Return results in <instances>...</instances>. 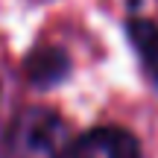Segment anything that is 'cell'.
Returning a JSON list of instances; mask_svg holds the SVG:
<instances>
[{
  "instance_id": "3957f363",
  "label": "cell",
  "mask_w": 158,
  "mask_h": 158,
  "mask_svg": "<svg viewBox=\"0 0 158 158\" xmlns=\"http://www.w3.org/2000/svg\"><path fill=\"white\" fill-rule=\"evenodd\" d=\"M27 73L35 85H53L68 73V59H64L62 50H53V47L50 50L47 47L44 50H35L27 62Z\"/></svg>"
},
{
  "instance_id": "6da1fadb",
  "label": "cell",
  "mask_w": 158,
  "mask_h": 158,
  "mask_svg": "<svg viewBox=\"0 0 158 158\" xmlns=\"http://www.w3.org/2000/svg\"><path fill=\"white\" fill-rule=\"evenodd\" d=\"M70 129L53 108H27L15 117L6 135L9 158H70Z\"/></svg>"
},
{
  "instance_id": "277c9868",
  "label": "cell",
  "mask_w": 158,
  "mask_h": 158,
  "mask_svg": "<svg viewBox=\"0 0 158 158\" xmlns=\"http://www.w3.org/2000/svg\"><path fill=\"white\" fill-rule=\"evenodd\" d=\"M129 38L135 44L138 56H141L143 68L152 73V79H158V29H155V23L143 21V18L129 21Z\"/></svg>"
},
{
  "instance_id": "7a4b0ae2",
  "label": "cell",
  "mask_w": 158,
  "mask_h": 158,
  "mask_svg": "<svg viewBox=\"0 0 158 158\" xmlns=\"http://www.w3.org/2000/svg\"><path fill=\"white\" fill-rule=\"evenodd\" d=\"M70 158H141V147L132 132L120 126H100L76 138Z\"/></svg>"
}]
</instances>
